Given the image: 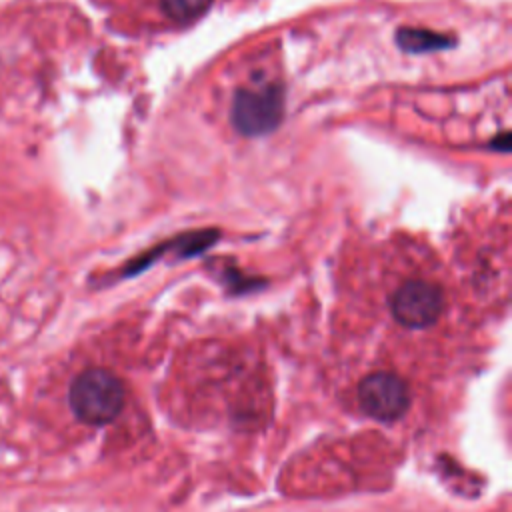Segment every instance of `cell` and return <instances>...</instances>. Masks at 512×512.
Masks as SVG:
<instances>
[{
	"instance_id": "6da1fadb",
	"label": "cell",
	"mask_w": 512,
	"mask_h": 512,
	"mask_svg": "<svg viewBox=\"0 0 512 512\" xmlns=\"http://www.w3.org/2000/svg\"><path fill=\"white\" fill-rule=\"evenodd\" d=\"M74 416L90 426L112 422L124 408L126 390L122 380L104 368H88L80 372L68 392Z\"/></svg>"
},
{
	"instance_id": "7a4b0ae2",
	"label": "cell",
	"mask_w": 512,
	"mask_h": 512,
	"mask_svg": "<svg viewBox=\"0 0 512 512\" xmlns=\"http://www.w3.org/2000/svg\"><path fill=\"white\" fill-rule=\"evenodd\" d=\"M284 116V90L276 82L242 86L232 96L230 122L244 136L272 132Z\"/></svg>"
},
{
	"instance_id": "3957f363",
	"label": "cell",
	"mask_w": 512,
	"mask_h": 512,
	"mask_svg": "<svg viewBox=\"0 0 512 512\" xmlns=\"http://www.w3.org/2000/svg\"><path fill=\"white\" fill-rule=\"evenodd\" d=\"M446 296L440 284L424 278L404 280L390 298V310L404 328H428L444 312Z\"/></svg>"
},
{
	"instance_id": "277c9868",
	"label": "cell",
	"mask_w": 512,
	"mask_h": 512,
	"mask_svg": "<svg viewBox=\"0 0 512 512\" xmlns=\"http://www.w3.org/2000/svg\"><path fill=\"white\" fill-rule=\"evenodd\" d=\"M358 404L364 414L380 422L402 418L410 406L406 382L392 372H374L358 386Z\"/></svg>"
},
{
	"instance_id": "5b68a950",
	"label": "cell",
	"mask_w": 512,
	"mask_h": 512,
	"mask_svg": "<svg viewBox=\"0 0 512 512\" xmlns=\"http://www.w3.org/2000/svg\"><path fill=\"white\" fill-rule=\"evenodd\" d=\"M214 0H158L162 16L172 24H192L202 18Z\"/></svg>"
},
{
	"instance_id": "8992f818",
	"label": "cell",
	"mask_w": 512,
	"mask_h": 512,
	"mask_svg": "<svg viewBox=\"0 0 512 512\" xmlns=\"http://www.w3.org/2000/svg\"><path fill=\"white\" fill-rule=\"evenodd\" d=\"M400 42L408 50H424V48H436V46H446L444 38H436L434 34H422L416 30H404L400 32Z\"/></svg>"
}]
</instances>
